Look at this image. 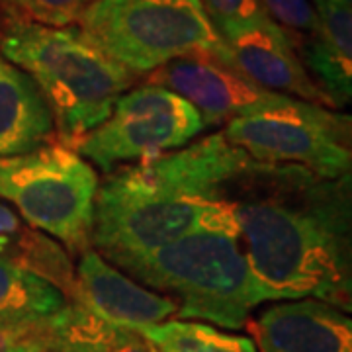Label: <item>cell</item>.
Wrapping results in <instances>:
<instances>
[{
	"label": "cell",
	"instance_id": "obj_9",
	"mask_svg": "<svg viewBox=\"0 0 352 352\" xmlns=\"http://www.w3.org/2000/svg\"><path fill=\"white\" fill-rule=\"evenodd\" d=\"M223 43L219 61L270 92L331 108L298 57V51L266 12L217 28Z\"/></svg>",
	"mask_w": 352,
	"mask_h": 352
},
{
	"label": "cell",
	"instance_id": "obj_11",
	"mask_svg": "<svg viewBox=\"0 0 352 352\" xmlns=\"http://www.w3.org/2000/svg\"><path fill=\"white\" fill-rule=\"evenodd\" d=\"M71 302L80 303L110 325L133 331L163 323L178 311L176 302L135 284L104 261L100 252L90 249L80 254L76 264L75 294Z\"/></svg>",
	"mask_w": 352,
	"mask_h": 352
},
{
	"label": "cell",
	"instance_id": "obj_1",
	"mask_svg": "<svg viewBox=\"0 0 352 352\" xmlns=\"http://www.w3.org/2000/svg\"><path fill=\"white\" fill-rule=\"evenodd\" d=\"M352 180L243 153L217 188L252 274L270 300L315 298L352 309Z\"/></svg>",
	"mask_w": 352,
	"mask_h": 352
},
{
	"label": "cell",
	"instance_id": "obj_22",
	"mask_svg": "<svg viewBox=\"0 0 352 352\" xmlns=\"http://www.w3.org/2000/svg\"><path fill=\"white\" fill-rule=\"evenodd\" d=\"M24 227V221L20 219V215H16L0 201V258L6 252V245L12 239L14 235Z\"/></svg>",
	"mask_w": 352,
	"mask_h": 352
},
{
	"label": "cell",
	"instance_id": "obj_6",
	"mask_svg": "<svg viewBox=\"0 0 352 352\" xmlns=\"http://www.w3.org/2000/svg\"><path fill=\"white\" fill-rule=\"evenodd\" d=\"M96 190L94 166L61 141L0 159V198L73 254L92 247Z\"/></svg>",
	"mask_w": 352,
	"mask_h": 352
},
{
	"label": "cell",
	"instance_id": "obj_3",
	"mask_svg": "<svg viewBox=\"0 0 352 352\" xmlns=\"http://www.w3.org/2000/svg\"><path fill=\"white\" fill-rule=\"evenodd\" d=\"M0 53L36 80L53 112L57 141L73 149L100 126L135 82L133 73L73 25L4 20Z\"/></svg>",
	"mask_w": 352,
	"mask_h": 352
},
{
	"label": "cell",
	"instance_id": "obj_12",
	"mask_svg": "<svg viewBox=\"0 0 352 352\" xmlns=\"http://www.w3.org/2000/svg\"><path fill=\"white\" fill-rule=\"evenodd\" d=\"M261 352H352V321L315 298L276 303L245 323Z\"/></svg>",
	"mask_w": 352,
	"mask_h": 352
},
{
	"label": "cell",
	"instance_id": "obj_23",
	"mask_svg": "<svg viewBox=\"0 0 352 352\" xmlns=\"http://www.w3.org/2000/svg\"><path fill=\"white\" fill-rule=\"evenodd\" d=\"M2 25H4V16L0 12V34H2Z\"/></svg>",
	"mask_w": 352,
	"mask_h": 352
},
{
	"label": "cell",
	"instance_id": "obj_24",
	"mask_svg": "<svg viewBox=\"0 0 352 352\" xmlns=\"http://www.w3.org/2000/svg\"><path fill=\"white\" fill-rule=\"evenodd\" d=\"M315 2H321V0H315ZM337 2H346V4H351V0H337Z\"/></svg>",
	"mask_w": 352,
	"mask_h": 352
},
{
	"label": "cell",
	"instance_id": "obj_10",
	"mask_svg": "<svg viewBox=\"0 0 352 352\" xmlns=\"http://www.w3.org/2000/svg\"><path fill=\"white\" fill-rule=\"evenodd\" d=\"M147 85L163 87L184 98L200 113L204 127L227 126L231 120L286 96L254 85L210 55L168 61L149 73Z\"/></svg>",
	"mask_w": 352,
	"mask_h": 352
},
{
	"label": "cell",
	"instance_id": "obj_18",
	"mask_svg": "<svg viewBox=\"0 0 352 352\" xmlns=\"http://www.w3.org/2000/svg\"><path fill=\"white\" fill-rule=\"evenodd\" d=\"M96 0H0L4 20L67 28L80 24L82 16Z\"/></svg>",
	"mask_w": 352,
	"mask_h": 352
},
{
	"label": "cell",
	"instance_id": "obj_21",
	"mask_svg": "<svg viewBox=\"0 0 352 352\" xmlns=\"http://www.w3.org/2000/svg\"><path fill=\"white\" fill-rule=\"evenodd\" d=\"M214 28L249 20L263 12L258 0H200Z\"/></svg>",
	"mask_w": 352,
	"mask_h": 352
},
{
	"label": "cell",
	"instance_id": "obj_4",
	"mask_svg": "<svg viewBox=\"0 0 352 352\" xmlns=\"http://www.w3.org/2000/svg\"><path fill=\"white\" fill-rule=\"evenodd\" d=\"M145 286L178 298L180 319L241 329L268 294L252 274L237 229H198L118 264Z\"/></svg>",
	"mask_w": 352,
	"mask_h": 352
},
{
	"label": "cell",
	"instance_id": "obj_17",
	"mask_svg": "<svg viewBox=\"0 0 352 352\" xmlns=\"http://www.w3.org/2000/svg\"><path fill=\"white\" fill-rule=\"evenodd\" d=\"M139 333L161 352H258L249 337L223 333L206 323L173 319Z\"/></svg>",
	"mask_w": 352,
	"mask_h": 352
},
{
	"label": "cell",
	"instance_id": "obj_2",
	"mask_svg": "<svg viewBox=\"0 0 352 352\" xmlns=\"http://www.w3.org/2000/svg\"><path fill=\"white\" fill-rule=\"evenodd\" d=\"M241 155L219 131L180 151L113 168L98 182L92 245L120 264L198 229H237L215 192Z\"/></svg>",
	"mask_w": 352,
	"mask_h": 352
},
{
	"label": "cell",
	"instance_id": "obj_20",
	"mask_svg": "<svg viewBox=\"0 0 352 352\" xmlns=\"http://www.w3.org/2000/svg\"><path fill=\"white\" fill-rule=\"evenodd\" d=\"M0 352H53L50 319H0Z\"/></svg>",
	"mask_w": 352,
	"mask_h": 352
},
{
	"label": "cell",
	"instance_id": "obj_8",
	"mask_svg": "<svg viewBox=\"0 0 352 352\" xmlns=\"http://www.w3.org/2000/svg\"><path fill=\"white\" fill-rule=\"evenodd\" d=\"M188 102L157 85L122 94L110 116L75 145V151L106 175L113 168L157 159L188 145L204 131Z\"/></svg>",
	"mask_w": 352,
	"mask_h": 352
},
{
	"label": "cell",
	"instance_id": "obj_19",
	"mask_svg": "<svg viewBox=\"0 0 352 352\" xmlns=\"http://www.w3.org/2000/svg\"><path fill=\"white\" fill-rule=\"evenodd\" d=\"M258 4L266 16L282 28L294 47L311 36L319 25L317 10L309 0H258Z\"/></svg>",
	"mask_w": 352,
	"mask_h": 352
},
{
	"label": "cell",
	"instance_id": "obj_15",
	"mask_svg": "<svg viewBox=\"0 0 352 352\" xmlns=\"http://www.w3.org/2000/svg\"><path fill=\"white\" fill-rule=\"evenodd\" d=\"M53 352H161L139 331L116 327L69 302L51 317Z\"/></svg>",
	"mask_w": 352,
	"mask_h": 352
},
{
	"label": "cell",
	"instance_id": "obj_13",
	"mask_svg": "<svg viewBox=\"0 0 352 352\" xmlns=\"http://www.w3.org/2000/svg\"><path fill=\"white\" fill-rule=\"evenodd\" d=\"M319 25L298 43V57L331 108H344L352 98V10L337 0L315 2Z\"/></svg>",
	"mask_w": 352,
	"mask_h": 352
},
{
	"label": "cell",
	"instance_id": "obj_14",
	"mask_svg": "<svg viewBox=\"0 0 352 352\" xmlns=\"http://www.w3.org/2000/svg\"><path fill=\"white\" fill-rule=\"evenodd\" d=\"M57 141L50 104L36 80L0 53V159Z\"/></svg>",
	"mask_w": 352,
	"mask_h": 352
},
{
	"label": "cell",
	"instance_id": "obj_16",
	"mask_svg": "<svg viewBox=\"0 0 352 352\" xmlns=\"http://www.w3.org/2000/svg\"><path fill=\"white\" fill-rule=\"evenodd\" d=\"M67 303L47 280L0 258V319H50Z\"/></svg>",
	"mask_w": 352,
	"mask_h": 352
},
{
	"label": "cell",
	"instance_id": "obj_7",
	"mask_svg": "<svg viewBox=\"0 0 352 352\" xmlns=\"http://www.w3.org/2000/svg\"><path fill=\"white\" fill-rule=\"evenodd\" d=\"M221 133L263 163L298 164L327 178L351 175V116L319 104L280 96L231 120Z\"/></svg>",
	"mask_w": 352,
	"mask_h": 352
},
{
	"label": "cell",
	"instance_id": "obj_5",
	"mask_svg": "<svg viewBox=\"0 0 352 352\" xmlns=\"http://www.w3.org/2000/svg\"><path fill=\"white\" fill-rule=\"evenodd\" d=\"M80 30L135 76L180 57L219 59L223 51L200 0H96Z\"/></svg>",
	"mask_w": 352,
	"mask_h": 352
}]
</instances>
